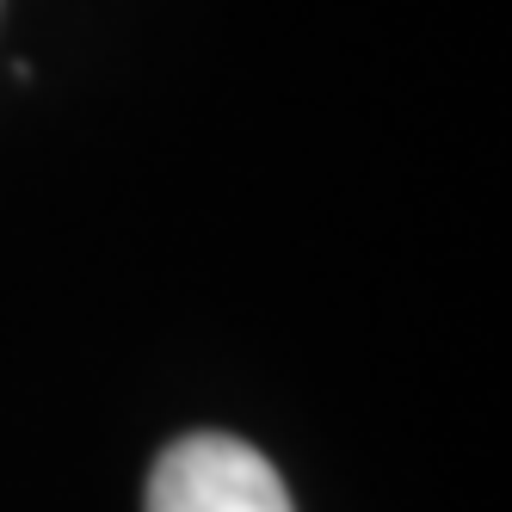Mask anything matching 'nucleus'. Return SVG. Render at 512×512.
<instances>
[{
  "label": "nucleus",
  "mask_w": 512,
  "mask_h": 512,
  "mask_svg": "<svg viewBox=\"0 0 512 512\" xmlns=\"http://www.w3.org/2000/svg\"><path fill=\"white\" fill-rule=\"evenodd\" d=\"M149 512H290V494L253 445L229 432H192L161 451Z\"/></svg>",
  "instance_id": "obj_1"
}]
</instances>
